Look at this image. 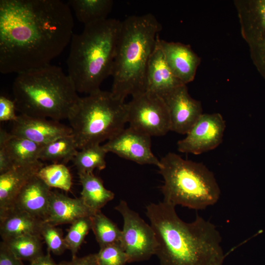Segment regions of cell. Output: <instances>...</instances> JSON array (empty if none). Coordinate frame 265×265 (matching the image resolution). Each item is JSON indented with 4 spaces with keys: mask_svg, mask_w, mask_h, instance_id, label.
<instances>
[{
    "mask_svg": "<svg viewBox=\"0 0 265 265\" xmlns=\"http://www.w3.org/2000/svg\"><path fill=\"white\" fill-rule=\"evenodd\" d=\"M115 209L123 219L120 243L127 255L128 263L145 261L156 255L158 244L151 225L125 201L121 200Z\"/></svg>",
    "mask_w": 265,
    "mask_h": 265,
    "instance_id": "obj_8",
    "label": "cell"
},
{
    "mask_svg": "<svg viewBox=\"0 0 265 265\" xmlns=\"http://www.w3.org/2000/svg\"><path fill=\"white\" fill-rule=\"evenodd\" d=\"M42 240L40 236L27 235L2 241L17 258L30 262L44 255Z\"/></svg>",
    "mask_w": 265,
    "mask_h": 265,
    "instance_id": "obj_26",
    "label": "cell"
},
{
    "mask_svg": "<svg viewBox=\"0 0 265 265\" xmlns=\"http://www.w3.org/2000/svg\"><path fill=\"white\" fill-rule=\"evenodd\" d=\"M235 3L251 58L265 80V0H239Z\"/></svg>",
    "mask_w": 265,
    "mask_h": 265,
    "instance_id": "obj_10",
    "label": "cell"
},
{
    "mask_svg": "<svg viewBox=\"0 0 265 265\" xmlns=\"http://www.w3.org/2000/svg\"><path fill=\"white\" fill-rule=\"evenodd\" d=\"M164 202L199 210L216 204L221 191L213 173L204 164L169 153L160 159Z\"/></svg>",
    "mask_w": 265,
    "mask_h": 265,
    "instance_id": "obj_6",
    "label": "cell"
},
{
    "mask_svg": "<svg viewBox=\"0 0 265 265\" xmlns=\"http://www.w3.org/2000/svg\"><path fill=\"white\" fill-rule=\"evenodd\" d=\"M77 149L72 134L63 136L43 146L39 160L50 161L53 163L61 161L66 163L73 160L78 151Z\"/></svg>",
    "mask_w": 265,
    "mask_h": 265,
    "instance_id": "obj_24",
    "label": "cell"
},
{
    "mask_svg": "<svg viewBox=\"0 0 265 265\" xmlns=\"http://www.w3.org/2000/svg\"><path fill=\"white\" fill-rule=\"evenodd\" d=\"M102 146L106 153H113L138 164L160 166V159L151 150V136L130 126Z\"/></svg>",
    "mask_w": 265,
    "mask_h": 265,
    "instance_id": "obj_12",
    "label": "cell"
},
{
    "mask_svg": "<svg viewBox=\"0 0 265 265\" xmlns=\"http://www.w3.org/2000/svg\"><path fill=\"white\" fill-rule=\"evenodd\" d=\"M40 235L47 245L48 251L60 255L67 249L62 231L56 226L43 222Z\"/></svg>",
    "mask_w": 265,
    "mask_h": 265,
    "instance_id": "obj_30",
    "label": "cell"
},
{
    "mask_svg": "<svg viewBox=\"0 0 265 265\" xmlns=\"http://www.w3.org/2000/svg\"><path fill=\"white\" fill-rule=\"evenodd\" d=\"M160 97L169 111L171 131L186 134L203 113L201 102L190 96L186 84Z\"/></svg>",
    "mask_w": 265,
    "mask_h": 265,
    "instance_id": "obj_13",
    "label": "cell"
},
{
    "mask_svg": "<svg viewBox=\"0 0 265 265\" xmlns=\"http://www.w3.org/2000/svg\"><path fill=\"white\" fill-rule=\"evenodd\" d=\"M96 212L87 206L80 197L73 198L52 191L47 216L44 222L56 226L72 224L81 217L92 216Z\"/></svg>",
    "mask_w": 265,
    "mask_h": 265,
    "instance_id": "obj_17",
    "label": "cell"
},
{
    "mask_svg": "<svg viewBox=\"0 0 265 265\" xmlns=\"http://www.w3.org/2000/svg\"><path fill=\"white\" fill-rule=\"evenodd\" d=\"M29 265H61L56 264L52 258L50 252H47L46 254L40 256L36 259L29 262Z\"/></svg>",
    "mask_w": 265,
    "mask_h": 265,
    "instance_id": "obj_35",
    "label": "cell"
},
{
    "mask_svg": "<svg viewBox=\"0 0 265 265\" xmlns=\"http://www.w3.org/2000/svg\"><path fill=\"white\" fill-rule=\"evenodd\" d=\"M43 221L15 209L0 216V234L2 241L27 235L41 237Z\"/></svg>",
    "mask_w": 265,
    "mask_h": 265,
    "instance_id": "obj_21",
    "label": "cell"
},
{
    "mask_svg": "<svg viewBox=\"0 0 265 265\" xmlns=\"http://www.w3.org/2000/svg\"><path fill=\"white\" fill-rule=\"evenodd\" d=\"M74 19L59 0H0V72L49 64L71 41Z\"/></svg>",
    "mask_w": 265,
    "mask_h": 265,
    "instance_id": "obj_1",
    "label": "cell"
},
{
    "mask_svg": "<svg viewBox=\"0 0 265 265\" xmlns=\"http://www.w3.org/2000/svg\"><path fill=\"white\" fill-rule=\"evenodd\" d=\"M161 29L151 13L131 16L121 22L111 73L114 97L125 101L129 95L146 91L147 68Z\"/></svg>",
    "mask_w": 265,
    "mask_h": 265,
    "instance_id": "obj_3",
    "label": "cell"
},
{
    "mask_svg": "<svg viewBox=\"0 0 265 265\" xmlns=\"http://www.w3.org/2000/svg\"><path fill=\"white\" fill-rule=\"evenodd\" d=\"M225 128L221 114L203 113L186 136L178 141V150L194 155L213 150L222 143Z\"/></svg>",
    "mask_w": 265,
    "mask_h": 265,
    "instance_id": "obj_11",
    "label": "cell"
},
{
    "mask_svg": "<svg viewBox=\"0 0 265 265\" xmlns=\"http://www.w3.org/2000/svg\"><path fill=\"white\" fill-rule=\"evenodd\" d=\"M106 153L100 144H93L78 151L72 161L78 173H93L95 169L106 168Z\"/></svg>",
    "mask_w": 265,
    "mask_h": 265,
    "instance_id": "obj_25",
    "label": "cell"
},
{
    "mask_svg": "<svg viewBox=\"0 0 265 265\" xmlns=\"http://www.w3.org/2000/svg\"><path fill=\"white\" fill-rule=\"evenodd\" d=\"M16 109L14 101L3 96H0V121H15L18 115L15 113Z\"/></svg>",
    "mask_w": 265,
    "mask_h": 265,
    "instance_id": "obj_32",
    "label": "cell"
},
{
    "mask_svg": "<svg viewBox=\"0 0 265 265\" xmlns=\"http://www.w3.org/2000/svg\"><path fill=\"white\" fill-rule=\"evenodd\" d=\"M225 257L217 260V261L211 264L210 265H222Z\"/></svg>",
    "mask_w": 265,
    "mask_h": 265,
    "instance_id": "obj_36",
    "label": "cell"
},
{
    "mask_svg": "<svg viewBox=\"0 0 265 265\" xmlns=\"http://www.w3.org/2000/svg\"><path fill=\"white\" fill-rule=\"evenodd\" d=\"M182 84L170 70L157 40L147 68L146 91L162 97Z\"/></svg>",
    "mask_w": 265,
    "mask_h": 265,
    "instance_id": "obj_19",
    "label": "cell"
},
{
    "mask_svg": "<svg viewBox=\"0 0 265 265\" xmlns=\"http://www.w3.org/2000/svg\"><path fill=\"white\" fill-rule=\"evenodd\" d=\"M146 213L156 236L160 265H210L226 256L219 231L199 215L186 222L175 206L164 201L148 205Z\"/></svg>",
    "mask_w": 265,
    "mask_h": 265,
    "instance_id": "obj_2",
    "label": "cell"
},
{
    "mask_svg": "<svg viewBox=\"0 0 265 265\" xmlns=\"http://www.w3.org/2000/svg\"><path fill=\"white\" fill-rule=\"evenodd\" d=\"M51 192V188L36 175L22 188L11 209L26 212L44 221L47 216Z\"/></svg>",
    "mask_w": 265,
    "mask_h": 265,
    "instance_id": "obj_16",
    "label": "cell"
},
{
    "mask_svg": "<svg viewBox=\"0 0 265 265\" xmlns=\"http://www.w3.org/2000/svg\"><path fill=\"white\" fill-rule=\"evenodd\" d=\"M12 134L44 146L59 138L72 134V129L59 121L20 114L12 122Z\"/></svg>",
    "mask_w": 265,
    "mask_h": 265,
    "instance_id": "obj_14",
    "label": "cell"
},
{
    "mask_svg": "<svg viewBox=\"0 0 265 265\" xmlns=\"http://www.w3.org/2000/svg\"><path fill=\"white\" fill-rule=\"evenodd\" d=\"M127 108L130 127L151 137L163 136L170 131L169 111L159 95L146 91L134 96Z\"/></svg>",
    "mask_w": 265,
    "mask_h": 265,
    "instance_id": "obj_9",
    "label": "cell"
},
{
    "mask_svg": "<svg viewBox=\"0 0 265 265\" xmlns=\"http://www.w3.org/2000/svg\"><path fill=\"white\" fill-rule=\"evenodd\" d=\"M78 21L84 26L106 20L113 5L112 0H70L67 2Z\"/></svg>",
    "mask_w": 265,
    "mask_h": 265,
    "instance_id": "obj_23",
    "label": "cell"
},
{
    "mask_svg": "<svg viewBox=\"0 0 265 265\" xmlns=\"http://www.w3.org/2000/svg\"><path fill=\"white\" fill-rule=\"evenodd\" d=\"M92 230L100 247L120 242L122 230L100 211L92 216Z\"/></svg>",
    "mask_w": 265,
    "mask_h": 265,
    "instance_id": "obj_27",
    "label": "cell"
},
{
    "mask_svg": "<svg viewBox=\"0 0 265 265\" xmlns=\"http://www.w3.org/2000/svg\"><path fill=\"white\" fill-rule=\"evenodd\" d=\"M43 146L0 129V148L4 149L13 167L31 164L39 161Z\"/></svg>",
    "mask_w": 265,
    "mask_h": 265,
    "instance_id": "obj_20",
    "label": "cell"
},
{
    "mask_svg": "<svg viewBox=\"0 0 265 265\" xmlns=\"http://www.w3.org/2000/svg\"><path fill=\"white\" fill-rule=\"evenodd\" d=\"M82 186L80 198L93 211H100L114 197V194L104 186L102 180L93 173H78Z\"/></svg>",
    "mask_w": 265,
    "mask_h": 265,
    "instance_id": "obj_22",
    "label": "cell"
},
{
    "mask_svg": "<svg viewBox=\"0 0 265 265\" xmlns=\"http://www.w3.org/2000/svg\"><path fill=\"white\" fill-rule=\"evenodd\" d=\"M121 23L107 18L85 25L81 33L73 34L67 65L78 92H96L111 76Z\"/></svg>",
    "mask_w": 265,
    "mask_h": 265,
    "instance_id": "obj_4",
    "label": "cell"
},
{
    "mask_svg": "<svg viewBox=\"0 0 265 265\" xmlns=\"http://www.w3.org/2000/svg\"><path fill=\"white\" fill-rule=\"evenodd\" d=\"M157 43L175 77L183 84L192 81L200 63V57L187 45L157 39Z\"/></svg>",
    "mask_w": 265,
    "mask_h": 265,
    "instance_id": "obj_15",
    "label": "cell"
},
{
    "mask_svg": "<svg viewBox=\"0 0 265 265\" xmlns=\"http://www.w3.org/2000/svg\"><path fill=\"white\" fill-rule=\"evenodd\" d=\"M61 265H99L96 254H91L85 256L72 258L69 262H62L60 263Z\"/></svg>",
    "mask_w": 265,
    "mask_h": 265,
    "instance_id": "obj_34",
    "label": "cell"
},
{
    "mask_svg": "<svg viewBox=\"0 0 265 265\" xmlns=\"http://www.w3.org/2000/svg\"><path fill=\"white\" fill-rule=\"evenodd\" d=\"M12 90L21 114L58 121L68 118L80 98L70 77L50 64L18 74Z\"/></svg>",
    "mask_w": 265,
    "mask_h": 265,
    "instance_id": "obj_5",
    "label": "cell"
},
{
    "mask_svg": "<svg viewBox=\"0 0 265 265\" xmlns=\"http://www.w3.org/2000/svg\"><path fill=\"white\" fill-rule=\"evenodd\" d=\"M96 257L99 265H125L128 263L127 255L120 242L101 247Z\"/></svg>",
    "mask_w": 265,
    "mask_h": 265,
    "instance_id": "obj_31",
    "label": "cell"
},
{
    "mask_svg": "<svg viewBox=\"0 0 265 265\" xmlns=\"http://www.w3.org/2000/svg\"><path fill=\"white\" fill-rule=\"evenodd\" d=\"M43 166L39 160L33 164L13 167L0 174V216L12 209L22 188Z\"/></svg>",
    "mask_w": 265,
    "mask_h": 265,
    "instance_id": "obj_18",
    "label": "cell"
},
{
    "mask_svg": "<svg viewBox=\"0 0 265 265\" xmlns=\"http://www.w3.org/2000/svg\"><path fill=\"white\" fill-rule=\"evenodd\" d=\"M91 229V216L81 217L71 224L64 238L67 249L71 252L72 258L77 257L76 254L79 248Z\"/></svg>",
    "mask_w": 265,
    "mask_h": 265,
    "instance_id": "obj_29",
    "label": "cell"
},
{
    "mask_svg": "<svg viewBox=\"0 0 265 265\" xmlns=\"http://www.w3.org/2000/svg\"><path fill=\"white\" fill-rule=\"evenodd\" d=\"M78 149L109 140L128 123L127 103L101 89L80 97L68 118Z\"/></svg>",
    "mask_w": 265,
    "mask_h": 265,
    "instance_id": "obj_7",
    "label": "cell"
},
{
    "mask_svg": "<svg viewBox=\"0 0 265 265\" xmlns=\"http://www.w3.org/2000/svg\"><path fill=\"white\" fill-rule=\"evenodd\" d=\"M0 265H24L2 241L0 243Z\"/></svg>",
    "mask_w": 265,
    "mask_h": 265,
    "instance_id": "obj_33",
    "label": "cell"
},
{
    "mask_svg": "<svg viewBox=\"0 0 265 265\" xmlns=\"http://www.w3.org/2000/svg\"><path fill=\"white\" fill-rule=\"evenodd\" d=\"M36 176L50 188L68 191L72 186L71 174L64 163H53L43 166L39 169Z\"/></svg>",
    "mask_w": 265,
    "mask_h": 265,
    "instance_id": "obj_28",
    "label": "cell"
}]
</instances>
